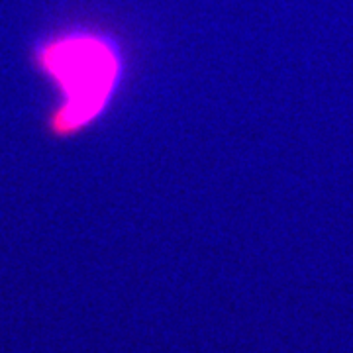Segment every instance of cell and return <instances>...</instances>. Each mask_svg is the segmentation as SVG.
Here are the masks:
<instances>
[{"label": "cell", "instance_id": "6da1fadb", "mask_svg": "<svg viewBox=\"0 0 353 353\" xmlns=\"http://www.w3.org/2000/svg\"><path fill=\"white\" fill-rule=\"evenodd\" d=\"M41 63L63 90L65 104L55 114V128L61 134L75 132L101 114L120 71L110 43L94 36L53 41L41 53Z\"/></svg>", "mask_w": 353, "mask_h": 353}]
</instances>
